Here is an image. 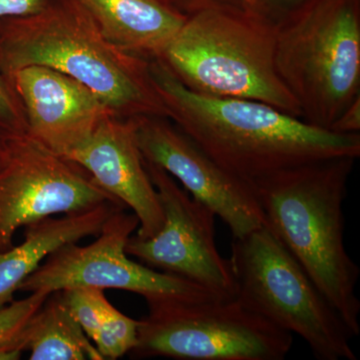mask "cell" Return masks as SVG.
Segmentation results:
<instances>
[{
	"label": "cell",
	"mask_w": 360,
	"mask_h": 360,
	"mask_svg": "<svg viewBox=\"0 0 360 360\" xmlns=\"http://www.w3.org/2000/svg\"><path fill=\"white\" fill-rule=\"evenodd\" d=\"M127 206L104 202L65 217L40 219L26 225L25 239L21 245L0 251V309L13 302L21 283L39 269L52 252L90 236H98L106 220Z\"/></svg>",
	"instance_id": "14"
},
{
	"label": "cell",
	"mask_w": 360,
	"mask_h": 360,
	"mask_svg": "<svg viewBox=\"0 0 360 360\" xmlns=\"http://www.w3.org/2000/svg\"><path fill=\"white\" fill-rule=\"evenodd\" d=\"M103 290L98 288H72L63 290L71 314L92 341L96 338L106 309L110 304Z\"/></svg>",
	"instance_id": "19"
},
{
	"label": "cell",
	"mask_w": 360,
	"mask_h": 360,
	"mask_svg": "<svg viewBox=\"0 0 360 360\" xmlns=\"http://www.w3.org/2000/svg\"><path fill=\"white\" fill-rule=\"evenodd\" d=\"M144 160L179 180L194 200L207 205L240 238L265 225L252 184L217 165L167 117H132Z\"/></svg>",
	"instance_id": "11"
},
{
	"label": "cell",
	"mask_w": 360,
	"mask_h": 360,
	"mask_svg": "<svg viewBox=\"0 0 360 360\" xmlns=\"http://www.w3.org/2000/svg\"><path fill=\"white\" fill-rule=\"evenodd\" d=\"M22 347L30 352V360H103L71 314L63 290L49 293L33 315L23 333Z\"/></svg>",
	"instance_id": "16"
},
{
	"label": "cell",
	"mask_w": 360,
	"mask_h": 360,
	"mask_svg": "<svg viewBox=\"0 0 360 360\" xmlns=\"http://www.w3.org/2000/svg\"><path fill=\"white\" fill-rule=\"evenodd\" d=\"M329 130L336 134H360V96L343 110Z\"/></svg>",
	"instance_id": "24"
},
{
	"label": "cell",
	"mask_w": 360,
	"mask_h": 360,
	"mask_svg": "<svg viewBox=\"0 0 360 360\" xmlns=\"http://www.w3.org/2000/svg\"><path fill=\"white\" fill-rule=\"evenodd\" d=\"M110 201L122 203L75 161L28 134L6 139L0 158V251L13 248L20 227Z\"/></svg>",
	"instance_id": "9"
},
{
	"label": "cell",
	"mask_w": 360,
	"mask_h": 360,
	"mask_svg": "<svg viewBox=\"0 0 360 360\" xmlns=\"http://www.w3.org/2000/svg\"><path fill=\"white\" fill-rule=\"evenodd\" d=\"M276 23L243 8H208L186 16L158 58L187 89L205 96L250 99L302 118L279 77Z\"/></svg>",
	"instance_id": "4"
},
{
	"label": "cell",
	"mask_w": 360,
	"mask_h": 360,
	"mask_svg": "<svg viewBox=\"0 0 360 360\" xmlns=\"http://www.w3.org/2000/svg\"><path fill=\"white\" fill-rule=\"evenodd\" d=\"M108 41L141 58H158L186 16L165 0H78Z\"/></svg>",
	"instance_id": "15"
},
{
	"label": "cell",
	"mask_w": 360,
	"mask_h": 360,
	"mask_svg": "<svg viewBox=\"0 0 360 360\" xmlns=\"http://www.w3.org/2000/svg\"><path fill=\"white\" fill-rule=\"evenodd\" d=\"M46 4L47 0H0V20L32 15L42 11Z\"/></svg>",
	"instance_id": "23"
},
{
	"label": "cell",
	"mask_w": 360,
	"mask_h": 360,
	"mask_svg": "<svg viewBox=\"0 0 360 360\" xmlns=\"http://www.w3.org/2000/svg\"><path fill=\"white\" fill-rule=\"evenodd\" d=\"M139 321H134L108 305L94 345L103 359H117L129 354L137 345Z\"/></svg>",
	"instance_id": "17"
},
{
	"label": "cell",
	"mask_w": 360,
	"mask_h": 360,
	"mask_svg": "<svg viewBox=\"0 0 360 360\" xmlns=\"http://www.w3.org/2000/svg\"><path fill=\"white\" fill-rule=\"evenodd\" d=\"M49 293L35 291L27 297L0 309V352L22 354L23 333L28 322L40 309Z\"/></svg>",
	"instance_id": "18"
},
{
	"label": "cell",
	"mask_w": 360,
	"mask_h": 360,
	"mask_svg": "<svg viewBox=\"0 0 360 360\" xmlns=\"http://www.w3.org/2000/svg\"><path fill=\"white\" fill-rule=\"evenodd\" d=\"M94 181L120 200L139 220L137 238H153L162 227L165 213L137 144L132 118L106 116L94 134L68 156Z\"/></svg>",
	"instance_id": "13"
},
{
	"label": "cell",
	"mask_w": 360,
	"mask_h": 360,
	"mask_svg": "<svg viewBox=\"0 0 360 360\" xmlns=\"http://www.w3.org/2000/svg\"><path fill=\"white\" fill-rule=\"evenodd\" d=\"M4 150H6V139L0 136V158L4 155Z\"/></svg>",
	"instance_id": "25"
},
{
	"label": "cell",
	"mask_w": 360,
	"mask_h": 360,
	"mask_svg": "<svg viewBox=\"0 0 360 360\" xmlns=\"http://www.w3.org/2000/svg\"><path fill=\"white\" fill-rule=\"evenodd\" d=\"M169 6L186 16L208 8H243L248 0H167Z\"/></svg>",
	"instance_id": "21"
},
{
	"label": "cell",
	"mask_w": 360,
	"mask_h": 360,
	"mask_svg": "<svg viewBox=\"0 0 360 360\" xmlns=\"http://www.w3.org/2000/svg\"><path fill=\"white\" fill-rule=\"evenodd\" d=\"M276 65L304 122L330 129L360 96L357 0H307L276 22Z\"/></svg>",
	"instance_id": "5"
},
{
	"label": "cell",
	"mask_w": 360,
	"mask_h": 360,
	"mask_svg": "<svg viewBox=\"0 0 360 360\" xmlns=\"http://www.w3.org/2000/svg\"><path fill=\"white\" fill-rule=\"evenodd\" d=\"M0 63L13 78L28 65L60 71L89 87L120 117H167L149 59L108 41L78 0H47L39 13L1 18Z\"/></svg>",
	"instance_id": "3"
},
{
	"label": "cell",
	"mask_w": 360,
	"mask_h": 360,
	"mask_svg": "<svg viewBox=\"0 0 360 360\" xmlns=\"http://www.w3.org/2000/svg\"><path fill=\"white\" fill-rule=\"evenodd\" d=\"M355 161H314L251 182L265 224L333 305L352 338L360 333V269L345 248L343 203Z\"/></svg>",
	"instance_id": "2"
},
{
	"label": "cell",
	"mask_w": 360,
	"mask_h": 360,
	"mask_svg": "<svg viewBox=\"0 0 360 360\" xmlns=\"http://www.w3.org/2000/svg\"><path fill=\"white\" fill-rule=\"evenodd\" d=\"M144 163L160 196L165 222L153 238L130 236L127 255L151 269L205 286L222 298H236L238 286L231 260L220 255L215 241V213L179 187L165 169Z\"/></svg>",
	"instance_id": "10"
},
{
	"label": "cell",
	"mask_w": 360,
	"mask_h": 360,
	"mask_svg": "<svg viewBox=\"0 0 360 360\" xmlns=\"http://www.w3.org/2000/svg\"><path fill=\"white\" fill-rule=\"evenodd\" d=\"M229 260L246 307L302 338L316 359H357L340 315L266 224L233 238Z\"/></svg>",
	"instance_id": "6"
},
{
	"label": "cell",
	"mask_w": 360,
	"mask_h": 360,
	"mask_svg": "<svg viewBox=\"0 0 360 360\" xmlns=\"http://www.w3.org/2000/svg\"><path fill=\"white\" fill-rule=\"evenodd\" d=\"M165 1H167V0H165Z\"/></svg>",
	"instance_id": "26"
},
{
	"label": "cell",
	"mask_w": 360,
	"mask_h": 360,
	"mask_svg": "<svg viewBox=\"0 0 360 360\" xmlns=\"http://www.w3.org/2000/svg\"><path fill=\"white\" fill-rule=\"evenodd\" d=\"M124 210H116L89 245L71 243L52 252L26 277L18 290L51 293L72 288H117L142 295L146 302L222 298L188 279L130 259L125 246L132 232L139 229V220L134 212Z\"/></svg>",
	"instance_id": "8"
},
{
	"label": "cell",
	"mask_w": 360,
	"mask_h": 360,
	"mask_svg": "<svg viewBox=\"0 0 360 360\" xmlns=\"http://www.w3.org/2000/svg\"><path fill=\"white\" fill-rule=\"evenodd\" d=\"M25 110L27 134L56 155L68 158L113 115L89 87L60 71L28 65L13 75Z\"/></svg>",
	"instance_id": "12"
},
{
	"label": "cell",
	"mask_w": 360,
	"mask_h": 360,
	"mask_svg": "<svg viewBox=\"0 0 360 360\" xmlns=\"http://www.w3.org/2000/svg\"><path fill=\"white\" fill-rule=\"evenodd\" d=\"M149 75L168 120L246 181L314 161L360 156V134H336L259 101L198 94L158 58L149 59Z\"/></svg>",
	"instance_id": "1"
},
{
	"label": "cell",
	"mask_w": 360,
	"mask_h": 360,
	"mask_svg": "<svg viewBox=\"0 0 360 360\" xmlns=\"http://www.w3.org/2000/svg\"><path fill=\"white\" fill-rule=\"evenodd\" d=\"M139 321L134 359L283 360L291 333L246 307L238 297L148 302Z\"/></svg>",
	"instance_id": "7"
},
{
	"label": "cell",
	"mask_w": 360,
	"mask_h": 360,
	"mask_svg": "<svg viewBox=\"0 0 360 360\" xmlns=\"http://www.w3.org/2000/svg\"><path fill=\"white\" fill-rule=\"evenodd\" d=\"M27 134V122L13 78L0 63V136L13 139Z\"/></svg>",
	"instance_id": "20"
},
{
	"label": "cell",
	"mask_w": 360,
	"mask_h": 360,
	"mask_svg": "<svg viewBox=\"0 0 360 360\" xmlns=\"http://www.w3.org/2000/svg\"><path fill=\"white\" fill-rule=\"evenodd\" d=\"M307 0H248V8L277 22L286 13L300 6Z\"/></svg>",
	"instance_id": "22"
}]
</instances>
